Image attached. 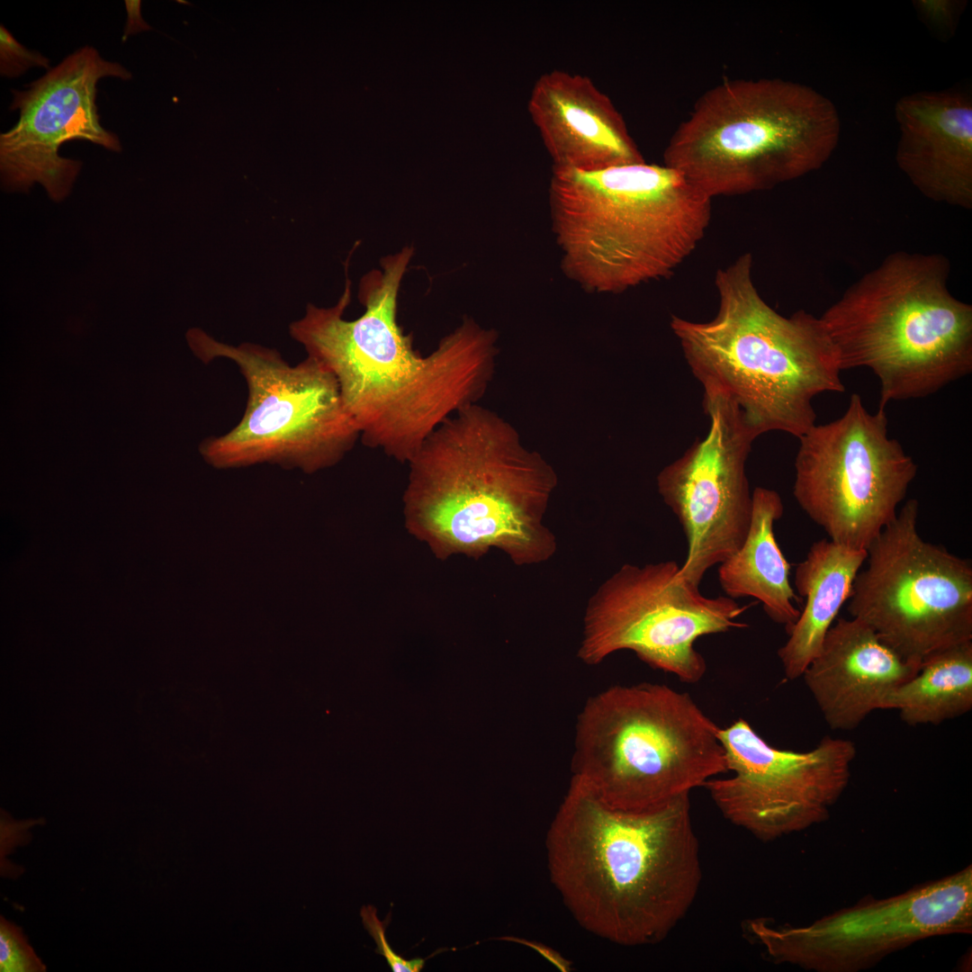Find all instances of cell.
Here are the masks:
<instances>
[{"mask_svg":"<svg viewBox=\"0 0 972 972\" xmlns=\"http://www.w3.org/2000/svg\"><path fill=\"white\" fill-rule=\"evenodd\" d=\"M551 882L576 922L622 946L663 940L700 888L689 795L655 810H615L577 780L547 830Z\"/></svg>","mask_w":972,"mask_h":972,"instance_id":"2","label":"cell"},{"mask_svg":"<svg viewBox=\"0 0 972 972\" xmlns=\"http://www.w3.org/2000/svg\"><path fill=\"white\" fill-rule=\"evenodd\" d=\"M784 506L774 490L756 487L748 534L741 547L720 563L718 580L727 597H752L759 600L768 616L785 626L787 633L797 620L800 598L789 580L790 565L778 546L774 524Z\"/></svg>","mask_w":972,"mask_h":972,"instance_id":"21","label":"cell"},{"mask_svg":"<svg viewBox=\"0 0 972 972\" xmlns=\"http://www.w3.org/2000/svg\"><path fill=\"white\" fill-rule=\"evenodd\" d=\"M866 558L867 550L821 539L810 546L806 558L796 565L794 584L806 602L788 633L787 642L778 651L788 680L802 677L818 654L828 630L850 598Z\"/></svg>","mask_w":972,"mask_h":972,"instance_id":"20","label":"cell"},{"mask_svg":"<svg viewBox=\"0 0 972 972\" xmlns=\"http://www.w3.org/2000/svg\"><path fill=\"white\" fill-rule=\"evenodd\" d=\"M46 967L28 944L19 927L1 916L0 971L42 972Z\"/></svg>","mask_w":972,"mask_h":972,"instance_id":"23","label":"cell"},{"mask_svg":"<svg viewBox=\"0 0 972 972\" xmlns=\"http://www.w3.org/2000/svg\"><path fill=\"white\" fill-rule=\"evenodd\" d=\"M776 963L856 972L927 938L972 932V868L883 899L866 900L802 926L749 921Z\"/></svg>","mask_w":972,"mask_h":972,"instance_id":"13","label":"cell"},{"mask_svg":"<svg viewBox=\"0 0 972 972\" xmlns=\"http://www.w3.org/2000/svg\"><path fill=\"white\" fill-rule=\"evenodd\" d=\"M140 6V1H125L127 22L122 37L123 40L129 35L150 29L148 24L141 17Z\"/></svg>","mask_w":972,"mask_h":972,"instance_id":"27","label":"cell"},{"mask_svg":"<svg viewBox=\"0 0 972 972\" xmlns=\"http://www.w3.org/2000/svg\"><path fill=\"white\" fill-rule=\"evenodd\" d=\"M548 197L562 272L598 293L670 276L711 219L712 198L680 171L645 161L553 168Z\"/></svg>","mask_w":972,"mask_h":972,"instance_id":"5","label":"cell"},{"mask_svg":"<svg viewBox=\"0 0 972 972\" xmlns=\"http://www.w3.org/2000/svg\"><path fill=\"white\" fill-rule=\"evenodd\" d=\"M919 670L864 622L840 617L802 677L830 728L851 731Z\"/></svg>","mask_w":972,"mask_h":972,"instance_id":"19","label":"cell"},{"mask_svg":"<svg viewBox=\"0 0 972 972\" xmlns=\"http://www.w3.org/2000/svg\"><path fill=\"white\" fill-rule=\"evenodd\" d=\"M185 337L204 364L217 358L235 363L247 384L238 423L199 446L212 465L273 463L315 472L338 463L360 438L336 377L316 358L307 356L291 365L277 350L258 344H226L197 328Z\"/></svg>","mask_w":972,"mask_h":972,"instance_id":"9","label":"cell"},{"mask_svg":"<svg viewBox=\"0 0 972 972\" xmlns=\"http://www.w3.org/2000/svg\"><path fill=\"white\" fill-rule=\"evenodd\" d=\"M940 254L894 252L820 317L842 371L868 368L879 408L924 398L972 371V306L954 297Z\"/></svg>","mask_w":972,"mask_h":972,"instance_id":"6","label":"cell"},{"mask_svg":"<svg viewBox=\"0 0 972 972\" xmlns=\"http://www.w3.org/2000/svg\"><path fill=\"white\" fill-rule=\"evenodd\" d=\"M413 249L382 259V271L363 277L364 313L344 318L350 283L332 307L309 304L291 323V337L336 377L362 443L402 464L459 410L477 403L491 380L495 330L464 319L426 356L397 321L398 294Z\"/></svg>","mask_w":972,"mask_h":972,"instance_id":"1","label":"cell"},{"mask_svg":"<svg viewBox=\"0 0 972 972\" xmlns=\"http://www.w3.org/2000/svg\"><path fill=\"white\" fill-rule=\"evenodd\" d=\"M919 503L907 500L867 549L848 611L919 668L933 654L972 641V565L918 531Z\"/></svg>","mask_w":972,"mask_h":972,"instance_id":"10","label":"cell"},{"mask_svg":"<svg viewBox=\"0 0 972 972\" xmlns=\"http://www.w3.org/2000/svg\"><path fill=\"white\" fill-rule=\"evenodd\" d=\"M106 76L128 80L132 75L86 46L26 89L12 90L10 109L19 111V120L0 135L1 184L5 192L27 194L40 184L52 201L61 202L70 194L83 166L59 155L63 143L84 140L111 151L122 150L118 136L102 127L95 104L97 83Z\"/></svg>","mask_w":972,"mask_h":972,"instance_id":"16","label":"cell"},{"mask_svg":"<svg viewBox=\"0 0 972 972\" xmlns=\"http://www.w3.org/2000/svg\"><path fill=\"white\" fill-rule=\"evenodd\" d=\"M749 608L727 596H704L675 561L626 563L590 598L578 656L597 665L629 650L648 665L695 683L706 671L696 641L746 628L738 618Z\"/></svg>","mask_w":972,"mask_h":972,"instance_id":"12","label":"cell"},{"mask_svg":"<svg viewBox=\"0 0 972 972\" xmlns=\"http://www.w3.org/2000/svg\"><path fill=\"white\" fill-rule=\"evenodd\" d=\"M745 253L715 277L718 310L708 321L673 315L670 328L704 392L732 400L758 437L798 438L815 424L814 398L845 391L837 352L819 317H786L761 297Z\"/></svg>","mask_w":972,"mask_h":972,"instance_id":"4","label":"cell"},{"mask_svg":"<svg viewBox=\"0 0 972 972\" xmlns=\"http://www.w3.org/2000/svg\"><path fill=\"white\" fill-rule=\"evenodd\" d=\"M360 914L365 930L376 943L375 952L386 958L389 967L393 972H419L424 968L425 958L405 959L389 945L385 932L390 922L391 912L383 922L378 919L376 908L373 905L363 906Z\"/></svg>","mask_w":972,"mask_h":972,"instance_id":"24","label":"cell"},{"mask_svg":"<svg viewBox=\"0 0 972 972\" xmlns=\"http://www.w3.org/2000/svg\"><path fill=\"white\" fill-rule=\"evenodd\" d=\"M972 708V641L927 659L918 672L892 690L881 709L898 711L909 725L939 724Z\"/></svg>","mask_w":972,"mask_h":972,"instance_id":"22","label":"cell"},{"mask_svg":"<svg viewBox=\"0 0 972 972\" xmlns=\"http://www.w3.org/2000/svg\"><path fill=\"white\" fill-rule=\"evenodd\" d=\"M885 409L869 412L850 395L838 418L798 437L793 495L830 540L867 550L897 515L917 465L888 436Z\"/></svg>","mask_w":972,"mask_h":972,"instance_id":"11","label":"cell"},{"mask_svg":"<svg viewBox=\"0 0 972 972\" xmlns=\"http://www.w3.org/2000/svg\"><path fill=\"white\" fill-rule=\"evenodd\" d=\"M719 729L687 692L612 686L579 714L572 778L615 810L659 809L728 771Z\"/></svg>","mask_w":972,"mask_h":972,"instance_id":"8","label":"cell"},{"mask_svg":"<svg viewBox=\"0 0 972 972\" xmlns=\"http://www.w3.org/2000/svg\"><path fill=\"white\" fill-rule=\"evenodd\" d=\"M527 109L553 168L593 171L645 161L611 99L586 76L560 69L541 75Z\"/></svg>","mask_w":972,"mask_h":972,"instance_id":"17","label":"cell"},{"mask_svg":"<svg viewBox=\"0 0 972 972\" xmlns=\"http://www.w3.org/2000/svg\"><path fill=\"white\" fill-rule=\"evenodd\" d=\"M840 133L834 104L812 87L779 78L728 80L698 98L663 161L710 198L743 194L819 169Z\"/></svg>","mask_w":972,"mask_h":972,"instance_id":"7","label":"cell"},{"mask_svg":"<svg viewBox=\"0 0 972 972\" xmlns=\"http://www.w3.org/2000/svg\"><path fill=\"white\" fill-rule=\"evenodd\" d=\"M42 67L50 69V60L38 51L30 50L10 33L0 27V73L5 77L22 76L29 68Z\"/></svg>","mask_w":972,"mask_h":972,"instance_id":"25","label":"cell"},{"mask_svg":"<svg viewBox=\"0 0 972 972\" xmlns=\"http://www.w3.org/2000/svg\"><path fill=\"white\" fill-rule=\"evenodd\" d=\"M900 129L896 159L927 198L972 207V103L961 92H919L895 107Z\"/></svg>","mask_w":972,"mask_h":972,"instance_id":"18","label":"cell"},{"mask_svg":"<svg viewBox=\"0 0 972 972\" xmlns=\"http://www.w3.org/2000/svg\"><path fill=\"white\" fill-rule=\"evenodd\" d=\"M718 738L733 775L703 787L724 818L762 842L825 821L857 754L852 741L831 736L808 751L778 749L742 718L720 727Z\"/></svg>","mask_w":972,"mask_h":972,"instance_id":"14","label":"cell"},{"mask_svg":"<svg viewBox=\"0 0 972 972\" xmlns=\"http://www.w3.org/2000/svg\"><path fill=\"white\" fill-rule=\"evenodd\" d=\"M499 940L522 944L534 950L562 972H569L572 970V962L570 960L554 949L541 942L513 936H505L499 938Z\"/></svg>","mask_w":972,"mask_h":972,"instance_id":"26","label":"cell"},{"mask_svg":"<svg viewBox=\"0 0 972 972\" xmlns=\"http://www.w3.org/2000/svg\"><path fill=\"white\" fill-rule=\"evenodd\" d=\"M703 407L708 433L657 476L658 491L688 544L680 574L697 587L706 572L741 547L748 534L752 492L745 469L757 438L726 397L704 392Z\"/></svg>","mask_w":972,"mask_h":972,"instance_id":"15","label":"cell"},{"mask_svg":"<svg viewBox=\"0 0 972 972\" xmlns=\"http://www.w3.org/2000/svg\"><path fill=\"white\" fill-rule=\"evenodd\" d=\"M408 464L406 525L437 556L479 558L498 548L532 565L554 554L544 516L556 474L496 412L478 403L459 410Z\"/></svg>","mask_w":972,"mask_h":972,"instance_id":"3","label":"cell"}]
</instances>
